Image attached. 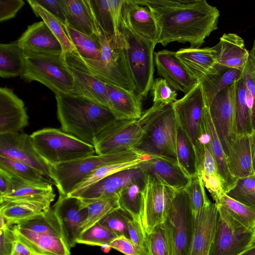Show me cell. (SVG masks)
<instances>
[{"label": "cell", "instance_id": "cell-1", "mask_svg": "<svg viewBox=\"0 0 255 255\" xmlns=\"http://www.w3.org/2000/svg\"><path fill=\"white\" fill-rule=\"evenodd\" d=\"M134 1L150 10L159 30L156 43L163 46L176 41L199 47L218 29L219 10L205 0Z\"/></svg>", "mask_w": 255, "mask_h": 255}, {"label": "cell", "instance_id": "cell-2", "mask_svg": "<svg viewBox=\"0 0 255 255\" xmlns=\"http://www.w3.org/2000/svg\"><path fill=\"white\" fill-rule=\"evenodd\" d=\"M98 37L101 46L100 58L89 60L81 57L76 50L66 53L67 64L88 73L107 84L134 92L135 86L127 60V42L121 32L108 38L100 30Z\"/></svg>", "mask_w": 255, "mask_h": 255}, {"label": "cell", "instance_id": "cell-3", "mask_svg": "<svg viewBox=\"0 0 255 255\" xmlns=\"http://www.w3.org/2000/svg\"><path fill=\"white\" fill-rule=\"evenodd\" d=\"M55 99L62 130L92 145L98 134L118 120L110 109L88 98L59 93Z\"/></svg>", "mask_w": 255, "mask_h": 255}, {"label": "cell", "instance_id": "cell-4", "mask_svg": "<svg viewBox=\"0 0 255 255\" xmlns=\"http://www.w3.org/2000/svg\"><path fill=\"white\" fill-rule=\"evenodd\" d=\"M138 121L143 133L134 150L143 155L159 157L178 165L177 122L172 104H153Z\"/></svg>", "mask_w": 255, "mask_h": 255}, {"label": "cell", "instance_id": "cell-5", "mask_svg": "<svg viewBox=\"0 0 255 255\" xmlns=\"http://www.w3.org/2000/svg\"><path fill=\"white\" fill-rule=\"evenodd\" d=\"M120 31L127 45L125 53L135 86L134 94L140 100L146 98L153 82V42L139 35L131 28L128 20L125 0L120 21Z\"/></svg>", "mask_w": 255, "mask_h": 255}, {"label": "cell", "instance_id": "cell-6", "mask_svg": "<svg viewBox=\"0 0 255 255\" xmlns=\"http://www.w3.org/2000/svg\"><path fill=\"white\" fill-rule=\"evenodd\" d=\"M23 61L20 77L26 82H39L55 95L72 94L73 76L62 54L23 51Z\"/></svg>", "mask_w": 255, "mask_h": 255}, {"label": "cell", "instance_id": "cell-7", "mask_svg": "<svg viewBox=\"0 0 255 255\" xmlns=\"http://www.w3.org/2000/svg\"><path fill=\"white\" fill-rule=\"evenodd\" d=\"M135 150L119 153L94 154L70 161L50 166L51 178L57 187L59 196L68 195L89 174L108 164L125 162L142 158Z\"/></svg>", "mask_w": 255, "mask_h": 255}, {"label": "cell", "instance_id": "cell-8", "mask_svg": "<svg viewBox=\"0 0 255 255\" xmlns=\"http://www.w3.org/2000/svg\"><path fill=\"white\" fill-rule=\"evenodd\" d=\"M30 137L37 152L50 166L96 154L93 145L60 129L44 128Z\"/></svg>", "mask_w": 255, "mask_h": 255}, {"label": "cell", "instance_id": "cell-9", "mask_svg": "<svg viewBox=\"0 0 255 255\" xmlns=\"http://www.w3.org/2000/svg\"><path fill=\"white\" fill-rule=\"evenodd\" d=\"M217 205L218 213L210 255H237L253 246L255 232L235 219L221 205Z\"/></svg>", "mask_w": 255, "mask_h": 255}, {"label": "cell", "instance_id": "cell-10", "mask_svg": "<svg viewBox=\"0 0 255 255\" xmlns=\"http://www.w3.org/2000/svg\"><path fill=\"white\" fill-rule=\"evenodd\" d=\"M169 237L172 255H187L193 228V216L184 190L177 192L163 223Z\"/></svg>", "mask_w": 255, "mask_h": 255}, {"label": "cell", "instance_id": "cell-11", "mask_svg": "<svg viewBox=\"0 0 255 255\" xmlns=\"http://www.w3.org/2000/svg\"><path fill=\"white\" fill-rule=\"evenodd\" d=\"M236 82L218 93L206 106L226 156L238 136L236 120Z\"/></svg>", "mask_w": 255, "mask_h": 255}, {"label": "cell", "instance_id": "cell-12", "mask_svg": "<svg viewBox=\"0 0 255 255\" xmlns=\"http://www.w3.org/2000/svg\"><path fill=\"white\" fill-rule=\"evenodd\" d=\"M138 120H117L95 137L96 154H111L134 150L143 135Z\"/></svg>", "mask_w": 255, "mask_h": 255}, {"label": "cell", "instance_id": "cell-13", "mask_svg": "<svg viewBox=\"0 0 255 255\" xmlns=\"http://www.w3.org/2000/svg\"><path fill=\"white\" fill-rule=\"evenodd\" d=\"M178 124L193 144L195 151L201 142L204 129L203 113L205 107L199 83L181 99L172 104Z\"/></svg>", "mask_w": 255, "mask_h": 255}, {"label": "cell", "instance_id": "cell-14", "mask_svg": "<svg viewBox=\"0 0 255 255\" xmlns=\"http://www.w3.org/2000/svg\"><path fill=\"white\" fill-rule=\"evenodd\" d=\"M177 192L155 177L146 175L142 222L147 234L156 226L163 224L170 205Z\"/></svg>", "mask_w": 255, "mask_h": 255}, {"label": "cell", "instance_id": "cell-15", "mask_svg": "<svg viewBox=\"0 0 255 255\" xmlns=\"http://www.w3.org/2000/svg\"><path fill=\"white\" fill-rule=\"evenodd\" d=\"M0 156L26 164L52 180L50 165L37 152L30 135L19 132L0 134Z\"/></svg>", "mask_w": 255, "mask_h": 255}, {"label": "cell", "instance_id": "cell-16", "mask_svg": "<svg viewBox=\"0 0 255 255\" xmlns=\"http://www.w3.org/2000/svg\"><path fill=\"white\" fill-rule=\"evenodd\" d=\"M53 209L61 224L63 240L70 249L82 233L88 209L80 198L69 195L59 196Z\"/></svg>", "mask_w": 255, "mask_h": 255}, {"label": "cell", "instance_id": "cell-17", "mask_svg": "<svg viewBox=\"0 0 255 255\" xmlns=\"http://www.w3.org/2000/svg\"><path fill=\"white\" fill-rule=\"evenodd\" d=\"M218 213L216 203L210 200L193 216L191 241L187 255H210Z\"/></svg>", "mask_w": 255, "mask_h": 255}, {"label": "cell", "instance_id": "cell-18", "mask_svg": "<svg viewBox=\"0 0 255 255\" xmlns=\"http://www.w3.org/2000/svg\"><path fill=\"white\" fill-rule=\"evenodd\" d=\"M154 55L158 74L175 90L186 94L199 83L177 57L176 52L164 49Z\"/></svg>", "mask_w": 255, "mask_h": 255}, {"label": "cell", "instance_id": "cell-19", "mask_svg": "<svg viewBox=\"0 0 255 255\" xmlns=\"http://www.w3.org/2000/svg\"><path fill=\"white\" fill-rule=\"evenodd\" d=\"M10 175L8 192L0 197V203L23 202L50 207L55 197L51 183H32Z\"/></svg>", "mask_w": 255, "mask_h": 255}, {"label": "cell", "instance_id": "cell-20", "mask_svg": "<svg viewBox=\"0 0 255 255\" xmlns=\"http://www.w3.org/2000/svg\"><path fill=\"white\" fill-rule=\"evenodd\" d=\"M28 124L24 102L7 88H0V134L19 132Z\"/></svg>", "mask_w": 255, "mask_h": 255}, {"label": "cell", "instance_id": "cell-21", "mask_svg": "<svg viewBox=\"0 0 255 255\" xmlns=\"http://www.w3.org/2000/svg\"><path fill=\"white\" fill-rule=\"evenodd\" d=\"M138 166L112 174L92 184L75 197L82 199H94L118 194L128 184L146 177Z\"/></svg>", "mask_w": 255, "mask_h": 255}, {"label": "cell", "instance_id": "cell-22", "mask_svg": "<svg viewBox=\"0 0 255 255\" xmlns=\"http://www.w3.org/2000/svg\"><path fill=\"white\" fill-rule=\"evenodd\" d=\"M17 41L23 51L62 55L60 42L43 20L29 25Z\"/></svg>", "mask_w": 255, "mask_h": 255}, {"label": "cell", "instance_id": "cell-23", "mask_svg": "<svg viewBox=\"0 0 255 255\" xmlns=\"http://www.w3.org/2000/svg\"><path fill=\"white\" fill-rule=\"evenodd\" d=\"M138 166L146 175L155 177L176 192L184 190L190 181L178 165L159 157L148 156Z\"/></svg>", "mask_w": 255, "mask_h": 255}, {"label": "cell", "instance_id": "cell-24", "mask_svg": "<svg viewBox=\"0 0 255 255\" xmlns=\"http://www.w3.org/2000/svg\"><path fill=\"white\" fill-rule=\"evenodd\" d=\"M176 53L190 74L199 83L217 70V51L214 46L181 48Z\"/></svg>", "mask_w": 255, "mask_h": 255}, {"label": "cell", "instance_id": "cell-25", "mask_svg": "<svg viewBox=\"0 0 255 255\" xmlns=\"http://www.w3.org/2000/svg\"><path fill=\"white\" fill-rule=\"evenodd\" d=\"M99 29L108 38L120 33V21L124 0H87Z\"/></svg>", "mask_w": 255, "mask_h": 255}, {"label": "cell", "instance_id": "cell-26", "mask_svg": "<svg viewBox=\"0 0 255 255\" xmlns=\"http://www.w3.org/2000/svg\"><path fill=\"white\" fill-rule=\"evenodd\" d=\"M214 47L217 65L244 71L250 54L241 37L235 33H225Z\"/></svg>", "mask_w": 255, "mask_h": 255}, {"label": "cell", "instance_id": "cell-27", "mask_svg": "<svg viewBox=\"0 0 255 255\" xmlns=\"http://www.w3.org/2000/svg\"><path fill=\"white\" fill-rule=\"evenodd\" d=\"M13 229L17 239L34 255H70V249L62 238L35 233L16 225Z\"/></svg>", "mask_w": 255, "mask_h": 255}, {"label": "cell", "instance_id": "cell-28", "mask_svg": "<svg viewBox=\"0 0 255 255\" xmlns=\"http://www.w3.org/2000/svg\"><path fill=\"white\" fill-rule=\"evenodd\" d=\"M203 126L208 135L210 150L216 165L222 186L226 193L235 186L237 179L230 171L227 156L217 134L208 109L206 106L203 113Z\"/></svg>", "mask_w": 255, "mask_h": 255}, {"label": "cell", "instance_id": "cell-29", "mask_svg": "<svg viewBox=\"0 0 255 255\" xmlns=\"http://www.w3.org/2000/svg\"><path fill=\"white\" fill-rule=\"evenodd\" d=\"M111 110L118 120H138L142 116L141 100L133 92L106 84Z\"/></svg>", "mask_w": 255, "mask_h": 255}, {"label": "cell", "instance_id": "cell-30", "mask_svg": "<svg viewBox=\"0 0 255 255\" xmlns=\"http://www.w3.org/2000/svg\"><path fill=\"white\" fill-rule=\"evenodd\" d=\"M69 67L74 78L71 95L88 98L111 110L106 84L88 73L70 66Z\"/></svg>", "mask_w": 255, "mask_h": 255}, {"label": "cell", "instance_id": "cell-31", "mask_svg": "<svg viewBox=\"0 0 255 255\" xmlns=\"http://www.w3.org/2000/svg\"><path fill=\"white\" fill-rule=\"evenodd\" d=\"M125 5L131 28L139 35L156 45L159 30L150 10L136 3L134 0H125Z\"/></svg>", "mask_w": 255, "mask_h": 255}, {"label": "cell", "instance_id": "cell-32", "mask_svg": "<svg viewBox=\"0 0 255 255\" xmlns=\"http://www.w3.org/2000/svg\"><path fill=\"white\" fill-rule=\"evenodd\" d=\"M67 24L73 29L88 35H99L100 29L87 0H63Z\"/></svg>", "mask_w": 255, "mask_h": 255}, {"label": "cell", "instance_id": "cell-33", "mask_svg": "<svg viewBox=\"0 0 255 255\" xmlns=\"http://www.w3.org/2000/svg\"><path fill=\"white\" fill-rule=\"evenodd\" d=\"M229 169L236 179L255 174L252 165L250 135L238 134L227 155Z\"/></svg>", "mask_w": 255, "mask_h": 255}, {"label": "cell", "instance_id": "cell-34", "mask_svg": "<svg viewBox=\"0 0 255 255\" xmlns=\"http://www.w3.org/2000/svg\"><path fill=\"white\" fill-rule=\"evenodd\" d=\"M203 140L204 150L202 157L196 162V173L201 176L205 187L211 194L215 202L225 192L210 150L208 135L205 130Z\"/></svg>", "mask_w": 255, "mask_h": 255}, {"label": "cell", "instance_id": "cell-35", "mask_svg": "<svg viewBox=\"0 0 255 255\" xmlns=\"http://www.w3.org/2000/svg\"><path fill=\"white\" fill-rule=\"evenodd\" d=\"M243 71L217 65L216 71L204 77L200 82L205 106H207L221 91L237 82Z\"/></svg>", "mask_w": 255, "mask_h": 255}, {"label": "cell", "instance_id": "cell-36", "mask_svg": "<svg viewBox=\"0 0 255 255\" xmlns=\"http://www.w3.org/2000/svg\"><path fill=\"white\" fill-rule=\"evenodd\" d=\"M146 180V176L134 181L125 186L119 194L120 207L129 214L132 219L141 222Z\"/></svg>", "mask_w": 255, "mask_h": 255}, {"label": "cell", "instance_id": "cell-37", "mask_svg": "<svg viewBox=\"0 0 255 255\" xmlns=\"http://www.w3.org/2000/svg\"><path fill=\"white\" fill-rule=\"evenodd\" d=\"M235 112L238 134L250 135L254 131L251 105L242 76L236 82Z\"/></svg>", "mask_w": 255, "mask_h": 255}, {"label": "cell", "instance_id": "cell-38", "mask_svg": "<svg viewBox=\"0 0 255 255\" xmlns=\"http://www.w3.org/2000/svg\"><path fill=\"white\" fill-rule=\"evenodd\" d=\"M23 51L17 41L0 44V76L9 78L21 75Z\"/></svg>", "mask_w": 255, "mask_h": 255}, {"label": "cell", "instance_id": "cell-39", "mask_svg": "<svg viewBox=\"0 0 255 255\" xmlns=\"http://www.w3.org/2000/svg\"><path fill=\"white\" fill-rule=\"evenodd\" d=\"M16 225L35 233L63 239L61 224L53 209L51 208L19 222Z\"/></svg>", "mask_w": 255, "mask_h": 255}, {"label": "cell", "instance_id": "cell-40", "mask_svg": "<svg viewBox=\"0 0 255 255\" xmlns=\"http://www.w3.org/2000/svg\"><path fill=\"white\" fill-rule=\"evenodd\" d=\"M41 204L23 202L0 203V215L6 220L7 225L11 226L41 213L48 209Z\"/></svg>", "mask_w": 255, "mask_h": 255}, {"label": "cell", "instance_id": "cell-41", "mask_svg": "<svg viewBox=\"0 0 255 255\" xmlns=\"http://www.w3.org/2000/svg\"><path fill=\"white\" fill-rule=\"evenodd\" d=\"M81 199L88 209L87 217L82 227V232L120 208L118 194L94 199Z\"/></svg>", "mask_w": 255, "mask_h": 255}, {"label": "cell", "instance_id": "cell-42", "mask_svg": "<svg viewBox=\"0 0 255 255\" xmlns=\"http://www.w3.org/2000/svg\"><path fill=\"white\" fill-rule=\"evenodd\" d=\"M64 26L68 38L81 57L89 60H98L100 58L101 46L98 35L83 34L67 24H64Z\"/></svg>", "mask_w": 255, "mask_h": 255}, {"label": "cell", "instance_id": "cell-43", "mask_svg": "<svg viewBox=\"0 0 255 255\" xmlns=\"http://www.w3.org/2000/svg\"><path fill=\"white\" fill-rule=\"evenodd\" d=\"M147 156L145 155L142 158L135 160L110 163L99 167L86 176L68 195L76 196L86 188L112 174L137 167L139 163Z\"/></svg>", "mask_w": 255, "mask_h": 255}, {"label": "cell", "instance_id": "cell-44", "mask_svg": "<svg viewBox=\"0 0 255 255\" xmlns=\"http://www.w3.org/2000/svg\"><path fill=\"white\" fill-rule=\"evenodd\" d=\"M176 154L179 166L189 178L196 174V155L194 146L177 123Z\"/></svg>", "mask_w": 255, "mask_h": 255}, {"label": "cell", "instance_id": "cell-45", "mask_svg": "<svg viewBox=\"0 0 255 255\" xmlns=\"http://www.w3.org/2000/svg\"><path fill=\"white\" fill-rule=\"evenodd\" d=\"M36 16L40 17L60 42L63 49L62 56L75 50V48L64 29V24L55 17L35 2L34 0H27Z\"/></svg>", "mask_w": 255, "mask_h": 255}, {"label": "cell", "instance_id": "cell-46", "mask_svg": "<svg viewBox=\"0 0 255 255\" xmlns=\"http://www.w3.org/2000/svg\"><path fill=\"white\" fill-rule=\"evenodd\" d=\"M0 169L28 182L54 184L52 180L32 167L11 159L0 156Z\"/></svg>", "mask_w": 255, "mask_h": 255}, {"label": "cell", "instance_id": "cell-47", "mask_svg": "<svg viewBox=\"0 0 255 255\" xmlns=\"http://www.w3.org/2000/svg\"><path fill=\"white\" fill-rule=\"evenodd\" d=\"M215 203L221 205L233 217L247 229L255 232V207L237 201L225 193Z\"/></svg>", "mask_w": 255, "mask_h": 255}, {"label": "cell", "instance_id": "cell-48", "mask_svg": "<svg viewBox=\"0 0 255 255\" xmlns=\"http://www.w3.org/2000/svg\"><path fill=\"white\" fill-rule=\"evenodd\" d=\"M118 236L98 222L84 232L77 240V244L91 246H109L111 242Z\"/></svg>", "mask_w": 255, "mask_h": 255}, {"label": "cell", "instance_id": "cell-49", "mask_svg": "<svg viewBox=\"0 0 255 255\" xmlns=\"http://www.w3.org/2000/svg\"><path fill=\"white\" fill-rule=\"evenodd\" d=\"M226 194L241 203L255 207V174L237 178L235 186Z\"/></svg>", "mask_w": 255, "mask_h": 255}, {"label": "cell", "instance_id": "cell-50", "mask_svg": "<svg viewBox=\"0 0 255 255\" xmlns=\"http://www.w3.org/2000/svg\"><path fill=\"white\" fill-rule=\"evenodd\" d=\"M203 180L198 174L190 178L184 189L189 200L193 215L197 214L209 201Z\"/></svg>", "mask_w": 255, "mask_h": 255}, {"label": "cell", "instance_id": "cell-51", "mask_svg": "<svg viewBox=\"0 0 255 255\" xmlns=\"http://www.w3.org/2000/svg\"><path fill=\"white\" fill-rule=\"evenodd\" d=\"M148 255H172L171 243L164 224L147 234Z\"/></svg>", "mask_w": 255, "mask_h": 255}, {"label": "cell", "instance_id": "cell-52", "mask_svg": "<svg viewBox=\"0 0 255 255\" xmlns=\"http://www.w3.org/2000/svg\"><path fill=\"white\" fill-rule=\"evenodd\" d=\"M131 218L129 214L119 208L109 213L99 222L118 236H124L129 239L128 222Z\"/></svg>", "mask_w": 255, "mask_h": 255}, {"label": "cell", "instance_id": "cell-53", "mask_svg": "<svg viewBox=\"0 0 255 255\" xmlns=\"http://www.w3.org/2000/svg\"><path fill=\"white\" fill-rule=\"evenodd\" d=\"M150 90L154 105L172 104L177 101L176 91L162 78L154 79Z\"/></svg>", "mask_w": 255, "mask_h": 255}, {"label": "cell", "instance_id": "cell-54", "mask_svg": "<svg viewBox=\"0 0 255 255\" xmlns=\"http://www.w3.org/2000/svg\"><path fill=\"white\" fill-rule=\"evenodd\" d=\"M129 239L138 255H148L147 234L141 221L130 219L128 222Z\"/></svg>", "mask_w": 255, "mask_h": 255}, {"label": "cell", "instance_id": "cell-55", "mask_svg": "<svg viewBox=\"0 0 255 255\" xmlns=\"http://www.w3.org/2000/svg\"><path fill=\"white\" fill-rule=\"evenodd\" d=\"M242 77L245 81L249 98L253 130H255V66L250 57L243 71Z\"/></svg>", "mask_w": 255, "mask_h": 255}, {"label": "cell", "instance_id": "cell-56", "mask_svg": "<svg viewBox=\"0 0 255 255\" xmlns=\"http://www.w3.org/2000/svg\"><path fill=\"white\" fill-rule=\"evenodd\" d=\"M35 2L55 17L63 24H67L66 13L63 0H34Z\"/></svg>", "mask_w": 255, "mask_h": 255}, {"label": "cell", "instance_id": "cell-57", "mask_svg": "<svg viewBox=\"0 0 255 255\" xmlns=\"http://www.w3.org/2000/svg\"><path fill=\"white\" fill-rule=\"evenodd\" d=\"M13 226L0 229V255H11L14 244L17 240Z\"/></svg>", "mask_w": 255, "mask_h": 255}, {"label": "cell", "instance_id": "cell-58", "mask_svg": "<svg viewBox=\"0 0 255 255\" xmlns=\"http://www.w3.org/2000/svg\"><path fill=\"white\" fill-rule=\"evenodd\" d=\"M24 4L22 0H0V21L14 17Z\"/></svg>", "mask_w": 255, "mask_h": 255}, {"label": "cell", "instance_id": "cell-59", "mask_svg": "<svg viewBox=\"0 0 255 255\" xmlns=\"http://www.w3.org/2000/svg\"><path fill=\"white\" fill-rule=\"evenodd\" d=\"M109 247L125 255H138L130 239L124 236L117 237L111 242Z\"/></svg>", "mask_w": 255, "mask_h": 255}, {"label": "cell", "instance_id": "cell-60", "mask_svg": "<svg viewBox=\"0 0 255 255\" xmlns=\"http://www.w3.org/2000/svg\"><path fill=\"white\" fill-rule=\"evenodd\" d=\"M10 184V174L0 169V197L7 194Z\"/></svg>", "mask_w": 255, "mask_h": 255}, {"label": "cell", "instance_id": "cell-61", "mask_svg": "<svg viewBox=\"0 0 255 255\" xmlns=\"http://www.w3.org/2000/svg\"><path fill=\"white\" fill-rule=\"evenodd\" d=\"M11 255H34L30 249L19 241L17 238L16 241Z\"/></svg>", "mask_w": 255, "mask_h": 255}, {"label": "cell", "instance_id": "cell-62", "mask_svg": "<svg viewBox=\"0 0 255 255\" xmlns=\"http://www.w3.org/2000/svg\"><path fill=\"white\" fill-rule=\"evenodd\" d=\"M250 141L253 168L255 173V130L250 135Z\"/></svg>", "mask_w": 255, "mask_h": 255}, {"label": "cell", "instance_id": "cell-63", "mask_svg": "<svg viewBox=\"0 0 255 255\" xmlns=\"http://www.w3.org/2000/svg\"><path fill=\"white\" fill-rule=\"evenodd\" d=\"M237 255H255V243L251 247Z\"/></svg>", "mask_w": 255, "mask_h": 255}, {"label": "cell", "instance_id": "cell-64", "mask_svg": "<svg viewBox=\"0 0 255 255\" xmlns=\"http://www.w3.org/2000/svg\"><path fill=\"white\" fill-rule=\"evenodd\" d=\"M250 58L255 66V39L254 41L253 45L250 52H249Z\"/></svg>", "mask_w": 255, "mask_h": 255}]
</instances>
